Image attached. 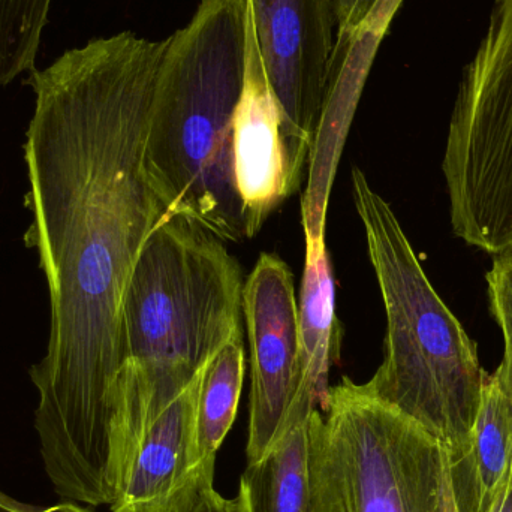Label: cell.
I'll list each match as a JSON object with an SVG mask.
<instances>
[{"mask_svg":"<svg viewBox=\"0 0 512 512\" xmlns=\"http://www.w3.org/2000/svg\"><path fill=\"white\" fill-rule=\"evenodd\" d=\"M248 56L246 0H201L167 38L147 134V171L168 206L222 242H242L233 122Z\"/></svg>","mask_w":512,"mask_h":512,"instance_id":"cell-3","label":"cell"},{"mask_svg":"<svg viewBox=\"0 0 512 512\" xmlns=\"http://www.w3.org/2000/svg\"><path fill=\"white\" fill-rule=\"evenodd\" d=\"M306 237V259L298 303L300 331V388H307L324 408L328 375L339 360L342 328L336 316L334 279L325 237Z\"/></svg>","mask_w":512,"mask_h":512,"instance_id":"cell-13","label":"cell"},{"mask_svg":"<svg viewBox=\"0 0 512 512\" xmlns=\"http://www.w3.org/2000/svg\"><path fill=\"white\" fill-rule=\"evenodd\" d=\"M246 29L248 56L242 96L234 114L233 156L246 234L251 239L270 213L300 185L292 176L282 116L265 72L249 0Z\"/></svg>","mask_w":512,"mask_h":512,"instance_id":"cell-9","label":"cell"},{"mask_svg":"<svg viewBox=\"0 0 512 512\" xmlns=\"http://www.w3.org/2000/svg\"><path fill=\"white\" fill-rule=\"evenodd\" d=\"M352 194L387 315L384 361L364 390L438 439L451 460L460 459L489 373L424 273L390 204L357 167Z\"/></svg>","mask_w":512,"mask_h":512,"instance_id":"cell-4","label":"cell"},{"mask_svg":"<svg viewBox=\"0 0 512 512\" xmlns=\"http://www.w3.org/2000/svg\"><path fill=\"white\" fill-rule=\"evenodd\" d=\"M161 41L120 32L72 48L29 83L24 161L50 294L47 354L32 367L35 430L54 492L116 498L114 429L126 286L168 206L144 162Z\"/></svg>","mask_w":512,"mask_h":512,"instance_id":"cell-1","label":"cell"},{"mask_svg":"<svg viewBox=\"0 0 512 512\" xmlns=\"http://www.w3.org/2000/svg\"><path fill=\"white\" fill-rule=\"evenodd\" d=\"M0 512H92L80 505L66 502V504L54 505V507H33V505L23 504L15 501L11 496L6 495L0 490Z\"/></svg>","mask_w":512,"mask_h":512,"instance_id":"cell-18","label":"cell"},{"mask_svg":"<svg viewBox=\"0 0 512 512\" xmlns=\"http://www.w3.org/2000/svg\"><path fill=\"white\" fill-rule=\"evenodd\" d=\"M512 457V399L495 373L487 376L468 450L451 460L459 512H487Z\"/></svg>","mask_w":512,"mask_h":512,"instance_id":"cell-11","label":"cell"},{"mask_svg":"<svg viewBox=\"0 0 512 512\" xmlns=\"http://www.w3.org/2000/svg\"><path fill=\"white\" fill-rule=\"evenodd\" d=\"M312 412L289 423L265 456L248 463L236 496L240 511L315 512Z\"/></svg>","mask_w":512,"mask_h":512,"instance_id":"cell-12","label":"cell"},{"mask_svg":"<svg viewBox=\"0 0 512 512\" xmlns=\"http://www.w3.org/2000/svg\"><path fill=\"white\" fill-rule=\"evenodd\" d=\"M313 409L315 512H459L447 448L343 378Z\"/></svg>","mask_w":512,"mask_h":512,"instance_id":"cell-5","label":"cell"},{"mask_svg":"<svg viewBox=\"0 0 512 512\" xmlns=\"http://www.w3.org/2000/svg\"><path fill=\"white\" fill-rule=\"evenodd\" d=\"M265 72L282 116L292 176L301 171L327 99L337 39L334 0H249Z\"/></svg>","mask_w":512,"mask_h":512,"instance_id":"cell-7","label":"cell"},{"mask_svg":"<svg viewBox=\"0 0 512 512\" xmlns=\"http://www.w3.org/2000/svg\"><path fill=\"white\" fill-rule=\"evenodd\" d=\"M403 0H334L337 35L366 30L382 39Z\"/></svg>","mask_w":512,"mask_h":512,"instance_id":"cell-17","label":"cell"},{"mask_svg":"<svg viewBox=\"0 0 512 512\" xmlns=\"http://www.w3.org/2000/svg\"><path fill=\"white\" fill-rule=\"evenodd\" d=\"M251 346L252 390L248 463L268 453L285 432L301 385L300 331L294 276L288 265L261 254L243 286Z\"/></svg>","mask_w":512,"mask_h":512,"instance_id":"cell-8","label":"cell"},{"mask_svg":"<svg viewBox=\"0 0 512 512\" xmlns=\"http://www.w3.org/2000/svg\"><path fill=\"white\" fill-rule=\"evenodd\" d=\"M243 286L236 258L192 219L171 216L150 234L122 306L114 429L122 480L147 427L243 334Z\"/></svg>","mask_w":512,"mask_h":512,"instance_id":"cell-2","label":"cell"},{"mask_svg":"<svg viewBox=\"0 0 512 512\" xmlns=\"http://www.w3.org/2000/svg\"><path fill=\"white\" fill-rule=\"evenodd\" d=\"M215 462L200 463L179 492L159 512H242L237 499H227L216 492Z\"/></svg>","mask_w":512,"mask_h":512,"instance_id":"cell-16","label":"cell"},{"mask_svg":"<svg viewBox=\"0 0 512 512\" xmlns=\"http://www.w3.org/2000/svg\"><path fill=\"white\" fill-rule=\"evenodd\" d=\"M201 375L147 427L111 512H159L197 469L195 406Z\"/></svg>","mask_w":512,"mask_h":512,"instance_id":"cell-10","label":"cell"},{"mask_svg":"<svg viewBox=\"0 0 512 512\" xmlns=\"http://www.w3.org/2000/svg\"><path fill=\"white\" fill-rule=\"evenodd\" d=\"M442 171L454 234L492 256L512 248V0H495L463 72Z\"/></svg>","mask_w":512,"mask_h":512,"instance_id":"cell-6","label":"cell"},{"mask_svg":"<svg viewBox=\"0 0 512 512\" xmlns=\"http://www.w3.org/2000/svg\"><path fill=\"white\" fill-rule=\"evenodd\" d=\"M245 381L243 334L228 340L204 367L195 406L197 465L216 460L239 409Z\"/></svg>","mask_w":512,"mask_h":512,"instance_id":"cell-14","label":"cell"},{"mask_svg":"<svg viewBox=\"0 0 512 512\" xmlns=\"http://www.w3.org/2000/svg\"><path fill=\"white\" fill-rule=\"evenodd\" d=\"M486 282L490 310L504 336V358L493 373L512 399V248L493 255Z\"/></svg>","mask_w":512,"mask_h":512,"instance_id":"cell-15","label":"cell"},{"mask_svg":"<svg viewBox=\"0 0 512 512\" xmlns=\"http://www.w3.org/2000/svg\"><path fill=\"white\" fill-rule=\"evenodd\" d=\"M487 512H512V457Z\"/></svg>","mask_w":512,"mask_h":512,"instance_id":"cell-19","label":"cell"}]
</instances>
